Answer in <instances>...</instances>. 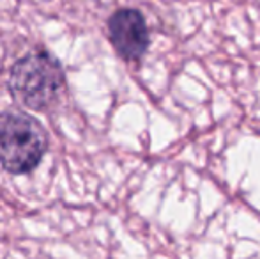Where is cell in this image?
<instances>
[{
    "mask_svg": "<svg viewBox=\"0 0 260 259\" xmlns=\"http://www.w3.org/2000/svg\"><path fill=\"white\" fill-rule=\"evenodd\" d=\"M108 38L120 59L137 63L147 53L151 36L144 14L133 7L117 9L106 21Z\"/></svg>",
    "mask_w": 260,
    "mask_h": 259,
    "instance_id": "cell-3",
    "label": "cell"
},
{
    "mask_svg": "<svg viewBox=\"0 0 260 259\" xmlns=\"http://www.w3.org/2000/svg\"><path fill=\"white\" fill-rule=\"evenodd\" d=\"M9 93L28 110H48L66 85L60 61L45 48H36L18 59L9 71Z\"/></svg>",
    "mask_w": 260,
    "mask_h": 259,
    "instance_id": "cell-1",
    "label": "cell"
},
{
    "mask_svg": "<svg viewBox=\"0 0 260 259\" xmlns=\"http://www.w3.org/2000/svg\"><path fill=\"white\" fill-rule=\"evenodd\" d=\"M48 151V135L41 123L25 112L0 114V165L9 174H28Z\"/></svg>",
    "mask_w": 260,
    "mask_h": 259,
    "instance_id": "cell-2",
    "label": "cell"
}]
</instances>
